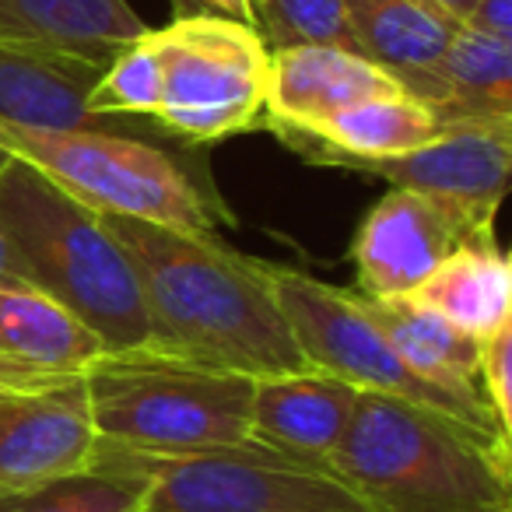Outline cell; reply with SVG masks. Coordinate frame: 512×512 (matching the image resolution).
Segmentation results:
<instances>
[{"label":"cell","instance_id":"cell-1","mask_svg":"<svg viewBox=\"0 0 512 512\" xmlns=\"http://www.w3.org/2000/svg\"><path fill=\"white\" fill-rule=\"evenodd\" d=\"M141 281L148 348L249 379L309 372L264 264L214 239V232L102 214Z\"/></svg>","mask_w":512,"mask_h":512},{"label":"cell","instance_id":"cell-2","mask_svg":"<svg viewBox=\"0 0 512 512\" xmlns=\"http://www.w3.org/2000/svg\"><path fill=\"white\" fill-rule=\"evenodd\" d=\"M330 467L376 512H512L509 439L383 393H358Z\"/></svg>","mask_w":512,"mask_h":512},{"label":"cell","instance_id":"cell-3","mask_svg":"<svg viewBox=\"0 0 512 512\" xmlns=\"http://www.w3.org/2000/svg\"><path fill=\"white\" fill-rule=\"evenodd\" d=\"M0 228L22 256L32 288L85 323L106 355L148 348L141 281L99 211L22 158L0 155Z\"/></svg>","mask_w":512,"mask_h":512},{"label":"cell","instance_id":"cell-4","mask_svg":"<svg viewBox=\"0 0 512 512\" xmlns=\"http://www.w3.org/2000/svg\"><path fill=\"white\" fill-rule=\"evenodd\" d=\"M253 383L158 351L99 355L85 369L99 446L144 456H190L246 442Z\"/></svg>","mask_w":512,"mask_h":512},{"label":"cell","instance_id":"cell-5","mask_svg":"<svg viewBox=\"0 0 512 512\" xmlns=\"http://www.w3.org/2000/svg\"><path fill=\"white\" fill-rule=\"evenodd\" d=\"M0 155L22 158L99 214L214 232L221 207L158 144L116 130H53L0 120Z\"/></svg>","mask_w":512,"mask_h":512},{"label":"cell","instance_id":"cell-6","mask_svg":"<svg viewBox=\"0 0 512 512\" xmlns=\"http://www.w3.org/2000/svg\"><path fill=\"white\" fill-rule=\"evenodd\" d=\"M99 453L148 481L144 512H376L330 463L246 439L190 456Z\"/></svg>","mask_w":512,"mask_h":512},{"label":"cell","instance_id":"cell-7","mask_svg":"<svg viewBox=\"0 0 512 512\" xmlns=\"http://www.w3.org/2000/svg\"><path fill=\"white\" fill-rule=\"evenodd\" d=\"M162 64L155 123L186 144H211L264 127L271 46L253 25L193 11L148 29Z\"/></svg>","mask_w":512,"mask_h":512},{"label":"cell","instance_id":"cell-8","mask_svg":"<svg viewBox=\"0 0 512 512\" xmlns=\"http://www.w3.org/2000/svg\"><path fill=\"white\" fill-rule=\"evenodd\" d=\"M264 278L278 299V309L285 313L288 327H292V337L309 369L344 379L358 393H383V397L407 400V404L463 421L477 432L509 439L484 400L456 397V393L439 390L428 379L414 376L393 355L376 323L365 316L355 292H344V288H334L327 281H316L309 274L278 264H264Z\"/></svg>","mask_w":512,"mask_h":512},{"label":"cell","instance_id":"cell-9","mask_svg":"<svg viewBox=\"0 0 512 512\" xmlns=\"http://www.w3.org/2000/svg\"><path fill=\"white\" fill-rule=\"evenodd\" d=\"M99 456L85 376L0 386V495H22L71 474Z\"/></svg>","mask_w":512,"mask_h":512},{"label":"cell","instance_id":"cell-10","mask_svg":"<svg viewBox=\"0 0 512 512\" xmlns=\"http://www.w3.org/2000/svg\"><path fill=\"white\" fill-rule=\"evenodd\" d=\"M351 172H369L397 190L432 197L449 211L463 214L474 228H491L509 190L512 123L446 127L425 148L355 165Z\"/></svg>","mask_w":512,"mask_h":512},{"label":"cell","instance_id":"cell-11","mask_svg":"<svg viewBox=\"0 0 512 512\" xmlns=\"http://www.w3.org/2000/svg\"><path fill=\"white\" fill-rule=\"evenodd\" d=\"M470 232L481 228L439 200L390 186L351 239L355 292L365 299H407Z\"/></svg>","mask_w":512,"mask_h":512},{"label":"cell","instance_id":"cell-12","mask_svg":"<svg viewBox=\"0 0 512 512\" xmlns=\"http://www.w3.org/2000/svg\"><path fill=\"white\" fill-rule=\"evenodd\" d=\"M393 88L400 85L390 74L348 46H278L267 60L264 127L278 137L299 134L355 102L393 92Z\"/></svg>","mask_w":512,"mask_h":512},{"label":"cell","instance_id":"cell-13","mask_svg":"<svg viewBox=\"0 0 512 512\" xmlns=\"http://www.w3.org/2000/svg\"><path fill=\"white\" fill-rule=\"evenodd\" d=\"M358 390L327 372H295L253 383L249 439L302 460L330 463L355 418Z\"/></svg>","mask_w":512,"mask_h":512},{"label":"cell","instance_id":"cell-14","mask_svg":"<svg viewBox=\"0 0 512 512\" xmlns=\"http://www.w3.org/2000/svg\"><path fill=\"white\" fill-rule=\"evenodd\" d=\"M106 348L39 288L0 285V386L85 376Z\"/></svg>","mask_w":512,"mask_h":512},{"label":"cell","instance_id":"cell-15","mask_svg":"<svg viewBox=\"0 0 512 512\" xmlns=\"http://www.w3.org/2000/svg\"><path fill=\"white\" fill-rule=\"evenodd\" d=\"M344 11L355 53L428 106L460 22L428 0H344Z\"/></svg>","mask_w":512,"mask_h":512},{"label":"cell","instance_id":"cell-16","mask_svg":"<svg viewBox=\"0 0 512 512\" xmlns=\"http://www.w3.org/2000/svg\"><path fill=\"white\" fill-rule=\"evenodd\" d=\"M102 64L39 43L0 39V120L53 130H106L88 116Z\"/></svg>","mask_w":512,"mask_h":512},{"label":"cell","instance_id":"cell-17","mask_svg":"<svg viewBox=\"0 0 512 512\" xmlns=\"http://www.w3.org/2000/svg\"><path fill=\"white\" fill-rule=\"evenodd\" d=\"M439 134L442 123L435 120L432 109L407 95L404 88H393V92L355 102L309 130L281 134V141L313 162L355 169V165L383 162V158L425 148Z\"/></svg>","mask_w":512,"mask_h":512},{"label":"cell","instance_id":"cell-18","mask_svg":"<svg viewBox=\"0 0 512 512\" xmlns=\"http://www.w3.org/2000/svg\"><path fill=\"white\" fill-rule=\"evenodd\" d=\"M407 299L439 313L456 330L484 344L512 323L509 256L495 242L491 228L470 232Z\"/></svg>","mask_w":512,"mask_h":512},{"label":"cell","instance_id":"cell-19","mask_svg":"<svg viewBox=\"0 0 512 512\" xmlns=\"http://www.w3.org/2000/svg\"><path fill=\"white\" fill-rule=\"evenodd\" d=\"M358 306L365 309L393 355L414 372L428 379L439 390H449L456 397L484 400L481 397V341L467 337L446 323L439 313L418 306L414 299H365L358 295ZM488 404V400H484Z\"/></svg>","mask_w":512,"mask_h":512},{"label":"cell","instance_id":"cell-20","mask_svg":"<svg viewBox=\"0 0 512 512\" xmlns=\"http://www.w3.org/2000/svg\"><path fill=\"white\" fill-rule=\"evenodd\" d=\"M144 32L127 0H0V39L53 46L102 67Z\"/></svg>","mask_w":512,"mask_h":512},{"label":"cell","instance_id":"cell-21","mask_svg":"<svg viewBox=\"0 0 512 512\" xmlns=\"http://www.w3.org/2000/svg\"><path fill=\"white\" fill-rule=\"evenodd\" d=\"M428 109L446 127L512 123V43L460 25L435 74Z\"/></svg>","mask_w":512,"mask_h":512},{"label":"cell","instance_id":"cell-22","mask_svg":"<svg viewBox=\"0 0 512 512\" xmlns=\"http://www.w3.org/2000/svg\"><path fill=\"white\" fill-rule=\"evenodd\" d=\"M148 481L99 453L95 467L22 495H0V512H144Z\"/></svg>","mask_w":512,"mask_h":512},{"label":"cell","instance_id":"cell-23","mask_svg":"<svg viewBox=\"0 0 512 512\" xmlns=\"http://www.w3.org/2000/svg\"><path fill=\"white\" fill-rule=\"evenodd\" d=\"M162 102V64L148 32L127 43L88 92V116L99 123L109 120H155Z\"/></svg>","mask_w":512,"mask_h":512},{"label":"cell","instance_id":"cell-24","mask_svg":"<svg viewBox=\"0 0 512 512\" xmlns=\"http://www.w3.org/2000/svg\"><path fill=\"white\" fill-rule=\"evenodd\" d=\"M256 32L271 50L299 43H330L355 50L344 0H260Z\"/></svg>","mask_w":512,"mask_h":512},{"label":"cell","instance_id":"cell-25","mask_svg":"<svg viewBox=\"0 0 512 512\" xmlns=\"http://www.w3.org/2000/svg\"><path fill=\"white\" fill-rule=\"evenodd\" d=\"M481 397L488 400L498 428L512 432V323L491 334L481 348Z\"/></svg>","mask_w":512,"mask_h":512},{"label":"cell","instance_id":"cell-26","mask_svg":"<svg viewBox=\"0 0 512 512\" xmlns=\"http://www.w3.org/2000/svg\"><path fill=\"white\" fill-rule=\"evenodd\" d=\"M460 25L481 32V36L512 43V0H474V8L463 15Z\"/></svg>","mask_w":512,"mask_h":512},{"label":"cell","instance_id":"cell-27","mask_svg":"<svg viewBox=\"0 0 512 512\" xmlns=\"http://www.w3.org/2000/svg\"><path fill=\"white\" fill-rule=\"evenodd\" d=\"M193 11H211V15L232 18V22L253 25L256 29V8L260 0H190Z\"/></svg>","mask_w":512,"mask_h":512},{"label":"cell","instance_id":"cell-28","mask_svg":"<svg viewBox=\"0 0 512 512\" xmlns=\"http://www.w3.org/2000/svg\"><path fill=\"white\" fill-rule=\"evenodd\" d=\"M0 285H25L32 288V278L29 271H25L22 256H18V249L11 246L8 232L0 228Z\"/></svg>","mask_w":512,"mask_h":512},{"label":"cell","instance_id":"cell-29","mask_svg":"<svg viewBox=\"0 0 512 512\" xmlns=\"http://www.w3.org/2000/svg\"><path fill=\"white\" fill-rule=\"evenodd\" d=\"M428 4H435L439 11H446V15L456 18V22H463V15L474 8V0H428Z\"/></svg>","mask_w":512,"mask_h":512},{"label":"cell","instance_id":"cell-30","mask_svg":"<svg viewBox=\"0 0 512 512\" xmlns=\"http://www.w3.org/2000/svg\"><path fill=\"white\" fill-rule=\"evenodd\" d=\"M172 4L179 8V15H193V4H190V0H172Z\"/></svg>","mask_w":512,"mask_h":512}]
</instances>
